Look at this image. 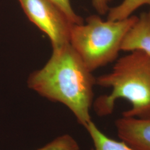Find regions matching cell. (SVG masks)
Instances as JSON below:
<instances>
[{"mask_svg":"<svg viewBox=\"0 0 150 150\" xmlns=\"http://www.w3.org/2000/svg\"><path fill=\"white\" fill-rule=\"evenodd\" d=\"M92 141L93 147L90 150H133L124 142L108 137L91 121L85 127Z\"/></svg>","mask_w":150,"mask_h":150,"instance_id":"cell-7","label":"cell"},{"mask_svg":"<svg viewBox=\"0 0 150 150\" xmlns=\"http://www.w3.org/2000/svg\"><path fill=\"white\" fill-rule=\"evenodd\" d=\"M93 8L100 15L107 14L109 10V6L107 0H91Z\"/></svg>","mask_w":150,"mask_h":150,"instance_id":"cell-11","label":"cell"},{"mask_svg":"<svg viewBox=\"0 0 150 150\" xmlns=\"http://www.w3.org/2000/svg\"><path fill=\"white\" fill-rule=\"evenodd\" d=\"M27 85L41 96L67 106L85 128L92 121L96 77L70 43L53 48L47 64L29 76Z\"/></svg>","mask_w":150,"mask_h":150,"instance_id":"cell-1","label":"cell"},{"mask_svg":"<svg viewBox=\"0 0 150 150\" xmlns=\"http://www.w3.org/2000/svg\"><path fill=\"white\" fill-rule=\"evenodd\" d=\"M76 140L70 134H63L37 150H80Z\"/></svg>","mask_w":150,"mask_h":150,"instance_id":"cell-9","label":"cell"},{"mask_svg":"<svg viewBox=\"0 0 150 150\" xmlns=\"http://www.w3.org/2000/svg\"><path fill=\"white\" fill-rule=\"evenodd\" d=\"M112 1V0H107V1H108V3H110V2H111Z\"/></svg>","mask_w":150,"mask_h":150,"instance_id":"cell-13","label":"cell"},{"mask_svg":"<svg viewBox=\"0 0 150 150\" xmlns=\"http://www.w3.org/2000/svg\"><path fill=\"white\" fill-rule=\"evenodd\" d=\"M147 5L150 6V0H123L119 5L110 7L107 12V20H120L132 16L139 7Z\"/></svg>","mask_w":150,"mask_h":150,"instance_id":"cell-8","label":"cell"},{"mask_svg":"<svg viewBox=\"0 0 150 150\" xmlns=\"http://www.w3.org/2000/svg\"><path fill=\"white\" fill-rule=\"evenodd\" d=\"M96 85L111 88L98 97L93 105L100 116L112 114L116 101L124 99L131 108L122 116L150 117V54L134 50L118 59L110 72L96 78Z\"/></svg>","mask_w":150,"mask_h":150,"instance_id":"cell-2","label":"cell"},{"mask_svg":"<svg viewBox=\"0 0 150 150\" xmlns=\"http://www.w3.org/2000/svg\"><path fill=\"white\" fill-rule=\"evenodd\" d=\"M138 17L132 15L112 21L90 15L86 23L72 26L70 44L87 68L93 72L117 59L124 38Z\"/></svg>","mask_w":150,"mask_h":150,"instance_id":"cell-3","label":"cell"},{"mask_svg":"<svg viewBox=\"0 0 150 150\" xmlns=\"http://www.w3.org/2000/svg\"><path fill=\"white\" fill-rule=\"evenodd\" d=\"M146 17H147V21H148L149 25L150 27V8L149 11L148 12H146Z\"/></svg>","mask_w":150,"mask_h":150,"instance_id":"cell-12","label":"cell"},{"mask_svg":"<svg viewBox=\"0 0 150 150\" xmlns=\"http://www.w3.org/2000/svg\"><path fill=\"white\" fill-rule=\"evenodd\" d=\"M121 141L133 150H150V117L122 116L115 122Z\"/></svg>","mask_w":150,"mask_h":150,"instance_id":"cell-5","label":"cell"},{"mask_svg":"<svg viewBox=\"0 0 150 150\" xmlns=\"http://www.w3.org/2000/svg\"><path fill=\"white\" fill-rule=\"evenodd\" d=\"M28 19L47 35L52 48L70 43L74 24L51 0H18Z\"/></svg>","mask_w":150,"mask_h":150,"instance_id":"cell-4","label":"cell"},{"mask_svg":"<svg viewBox=\"0 0 150 150\" xmlns=\"http://www.w3.org/2000/svg\"><path fill=\"white\" fill-rule=\"evenodd\" d=\"M64 11L74 25L84 23L83 19L78 15L73 10L70 0H51Z\"/></svg>","mask_w":150,"mask_h":150,"instance_id":"cell-10","label":"cell"},{"mask_svg":"<svg viewBox=\"0 0 150 150\" xmlns=\"http://www.w3.org/2000/svg\"><path fill=\"white\" fill-rule=\"evenodd\" d=\"M121 51L131 52L140 50L150 54V27L146 12L138 17L124 38Z\"/></svg>","mask_w":150,"mask_h":150,"instance_id":"cell-6","label":"cell"}]
</instances>
